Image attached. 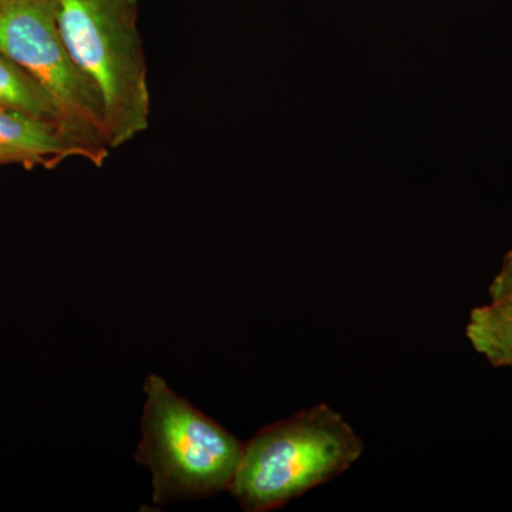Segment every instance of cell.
Returning <instances> with one entry per match:
<instances>
[{
  "label": "cell",
  "instance_id": "obj_5",
  "mask_svg": "<svg viewBox=\"0 0 512 512\" xmlns=\"http://www.w3.org/2000/svg\"><path fill=\"white\" fill-rule=\"evenodd\" d=\"M67 158H84L96 167L106 163L63 127L15 111L0 110V165L55 168Z\"/></svg>",
  "mask_w": 512,
  "mask_h": 512
},
{
  "label": "cell",
  "instance_id": "obj_2",
  "mask_svg": "<svg viewBox=\"0 0 512 512\" xmlns=\"http://www.w3.org/2000/svg\"><path fill=\"white\" fill-rule=\"evenodd\" d=\"M363 450L342 414L316 404L265 426L244 443L228 493L244 511L278 510L348 471Z\"/></svg>",
  "mask_w": 512,
  "mask_h": 512
},
{
  "label": "cell",
  "instance_id": "obj_4",
  "mask_svg": "<svg viewBox=\"0 0 512 512\" xmlns=\"http://www.w3.org/2000/svg\"><path fill=\"white\" fill-rule=\"evenodd\" d=\"M0 52L49 94L74 136L107 160L103 107L64 46L55 0H0Z\"/></svg>",
  "mask_w": 512,
  "mask_h": 512
},
{
  "label": "cell",
  "instance_id": "obj_1",
  "mask_svg": "<svg viewBox=\"0 0 512 512\" xmlns=\"http://www.w3.org/2000/svg\"><path fill=\"white\" fill-rule=\"evenodd\" d=\"M64 46L103 107L111 150L150 126L147 62L138 0H55Z\"/></svg>",
  "mask_w": 512,
  "mask_h": 512
},
{
  "label": "cell",
  "instance_id": "obj_3",
  "mask_svg": "<svg viewBox=\"0 0 512 512\" xmlns=\"http://www.w3.org/2000/svg\"><path fill=\"white\" fill-rule=\"evenodd\" d=\"M144 392L136 460L151 471L154 504L229 491L244 443L173 392L163 377H148Z\"/></svg>",
  "mask_w": 512,
  "mask_h": 512
},
{
  "label": "cell",
  "instance_id": "obj_7",
  "mask_svg": "<svg viewBox=\"0 0 512 512\" xmlns=\"http://www.w3.org/2000/svg\"><path fill=\"white\" fill-rule=\"evenodd\" d=\"M0 110L15 111L35 119L50 121L76 137L49 94L22 67L2 52H0Z\"/></svg>",
  "mask_w": 512,
  "mask_h": 512
},
{
  "label": "cell",
  "instance_id": "obj_6",
  "mask_svg": "<svg viewBox=\"0 0 512 512\" xmlns=\"http://www.w3.org/2000/svg\"><path fill=\"white\" fill-rule=\"evenodd\" d=\"M468 342L494 367H512V295L491 299L470 313Z\"/></svg>",
  "mask_w": 512,
  "mask_h": 512
},
{
  "label": "cell",
  "instance_id": "obj_8",
  "mask_svg": "<svg viewBox=\"0 0 512 512\" xmlns=\"http://www.w3.org/2000/svg\"><path fill=\"white\" fill-rule=\"evenodd\" d=\"M488 295L491 299L512 295V249L505 254L500 272L495 275L488 288Z\"/></svg>",
  "mask_w": 512,
  "mask_h": 512
}]
</instances>
